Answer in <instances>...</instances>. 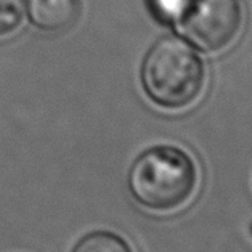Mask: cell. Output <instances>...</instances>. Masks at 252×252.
<instances>
[{
  "instance_id": "6da1fadb",
  "label": "cell",
  "mask_w": 252,
  "mask_h": 252,
  "mask_svg": "<svg viewBox=\"0 0 252 252\" xmlns=\"http://www.w3.org/2000/svg\"><path fill=\"white\" fill-rule=\"evenodd\" d=\"M198 178V167L187 151L159 145L135 159L127 185L140 206L155 212H172L193 198Z\"/></svg>"
},
{
  "instance_id": "7a4b0ae2",
  "label": "cell",
  "mask_w": 252,
  "mask_h": 252,
  "mask_svg": "<svg viewBox=\"0 0 252 252\" xmlns=\"http://www.w3.org/2000/svg\"><path fill=\"white\" fill-rule=\"evenodd\" d=\"M143 89L165 109H183L199 100L206 85L204 63L188 42L178 37L158 40L141 67Z\"/></svg>"
},
{
  "instance_id": "3957f363",
  "label": "cell",
  "mask_w": 252,
  "mask_h": 252,
  "mask_svg": "<svg viewBox=\"0 0 252 252\" xmlns=\"http://www.w3.org/2000/svg\"><path fill=\"white\" fill-rule=\"evenodd\" d=\"M243 23L241 0H188L175 26L198 50L220 53L236 42Z\"/></svg>"
},
{
  "instance_id": "277c9868",
  "label": "cell",
  "mask_w": 252,
  "mask_h": 252,
  "mask_svg": "<svg viewBox=\"0 0 252 252\" xmlns=\"http://www.w3.org/2000/svg\"><path fill=\"white\" fill-rule=\"evenodd\" d=\"M29 21L47 32L71 28L79 16V0H28Z\"/></svg>"
},
{
  "instance_id": "5b68a950",
  "label": "cell",
  "mask_w": 252,
  "mask_h": 252,
  "mask_svg": "<svg viewBox=\"0 0 252 252\" xmlns=\"http://www.w3.org/2000/svg\"><path fill=\"white\" fill-rule=\"evenodd\" d=\"M71 252H135L122 236L113 231H92L76 243Z\"/></svg>"
},
{
  "instance_id": "8992f818",
  "label": "cell",
  "mask_w": 252,
  "mask_h": 252,
  "mask_svg": "<svg viewBox=\"0 0 252 252\" xmlns=\"http://www.w3.org/2000/svg\"><path fill=\"white\" fill-rule=\"evenodd\" d=\"M26 15L24 0H0V37L8 35L20 28Z\"/></svg>"
},
{
  "instance_id": "52a82bcc",
  "label": "cell",
  "mask_w": 252,
  "mask_h": 252,
  "mask_svg": "<svg viewBox=\"0 0 252 252\" xmlns=\"http://www.w3.org/2000/svg\"><path fill=\"white\" fill-rule=\"evenodd\" d=\"M150 2L151 8L155 10V13L159 18L175 23L177 18L182 15L188 0H150Z\"/></svg>"
}]
</instances>
